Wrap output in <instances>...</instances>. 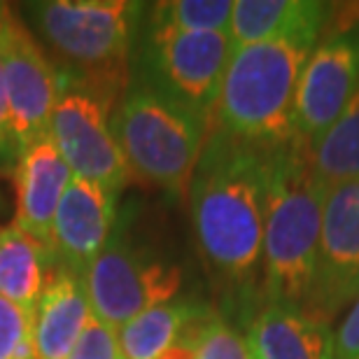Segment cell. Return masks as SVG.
Masks as SVG:
<instances>
[{
    "label": "cell",
    "instance_id": "obj_25",
    "mask_svg": "<svg viewBox=\"0 0 359 359\" xmlns=\"http://www.w3.org/2000/svg\"><path fill=\"white\" fill-rule=\"evenodd\" d=\"M0 149L14 152V142L10 133V110H7V93L3 80V66H0Z\"/></svg>",
    "mask_w": 359,
    "mask_h": 359
},
{
    "label": "cell",
    "instance_id": "obj_17",
    "mask_svg": "<svg viewBox=\"0 0 359 359\" xmlns=\"http://www.w3.org/2000/svg\"><path fill=\"white\" fill-rule=\"evenodd\" d=\"M205 313L208 308L203 304L177 297L149 308L117 332L119 353L124 359H159L182 343Z\"/></svg>",
    "mask_w": 359,
    "mask_h": 359
},
{
    "label": "cell",
    "instance_id": "obj_21",
    "mask_svg": "<svg viewBox=\"0 0 359 359\" xmlns=\"http://www.w3.org/2000/svg\"><path fill=\"white\" fill-rule=\"evenodd\" d=\"M184 343L191 359H252L245 336L210 311L189 329Z\"/></svg>",
    "mask_w": 359,
    "mask_h": 359
},
{
    "label": "cell",
    "instance_id": "obj_2",
    "mask_svg": "<svg viewBox=\"0 0 359 359\" xmlns=\"http://www.w3.org/2000/svg\"><path fill=\"white\" fill-rule=\"evenodd\" d=\"M325 196L327 187L315 175L306 145L294 140L271 152L262 248L264 304L306 311L318 264Z\"/></svg>",
    "mask_w": 359,
    "mask_h": 359
},
{
    "label": "cell",
    "instance_id": "obj_15",
    "mask_svg": "<svg viewBox=\"0 0 359 359\" xmlns=\"http://www.w3.org/2000/svg\"><path fill=\"white\" fill-rule=\"evenodd\" d=\"M252 359H334V329L304 308L264 304L248 325Z\"/></svg>",
    "mask_w": 359,
    "mask_h": 359
},
{
    "label": "cell",
    "instance_id": "obj_12",
    "mask_svg": "<svg viewBox=\"0 0 359 359\" xmlns=\"http://www.w3.org/2000/svg\"><path fill=\"white\" fill-rule=\"evenodd\" d=\"M117 217V194L89 180L70 177L52 224L54 264L84 276L107 245Z\"/></svg>",
    "mask_w": 359,
    "mask_h": 359
},
{
    "label": "cell",
    "instance_id": "obj_9",
    "mask_svg": "<svg viewBox=\"0 0 359 359\" xmlns=\"http://www.w3.org/2000/svg\"><path fill=\"white\" fill-rule=\"evenodd\" d=\"M359 84V19L332 10L320 42L308 56L297 89L294 131L311 147L339 119Z\"/></svg>",
    "mask_w": 359,
    "mask_h": 359
},
{
    "label": "cell",
    "instance_id": "obj_20",
    "mask_svg": "<svg viewBox=\"0 0 359 359\" xmlns=\"http://www.w3.org/2000/svg\"><path fill=\"white\" fill-rule=\"evenodd\" d=\"M233 0H163L147 5L145 21L191 33H229Z\"/></svg>",
    "mask_w": 359,
    "mask_h": 359
},
{
    "label": "cell",
    "instance_id": "obj_10",
    "mask_svg": "<svg viewBox=\"0 0 359 359\" xmlns=\"http://www.w3.org/2000/svg\"><path fill=\"white\" fill-rule=\"evenodd\" d=\"M0 66L14 152L21 154L49 133L61 96V77L33 31L12 10L0 21Z\"/></svg>",
    "mask_w": 359,
    "mask_h": 359
},
{
    "label": "cell",
    "instance_id": "obj_11",
    "mask_svg": "<svg viewBox=\"0 0 359 359\" xmlns=\"http://www.w3.org/2000/svg\"><path fill=\"white\" fill-rule=\"evenodd\" d=\"M359 297V177L329 187L306 311L332 325Z\"/></svg>",
    "mask_w": 359,
    "mask_h": 359
},
{
    "label": "cell",
    "instance_id": "obj_18",
    "mask_svg": "<svg viewBox=\"0 0 359 359\" xmlns=\"http://www.w3.org/2000/svg\"><path fill=\"white\" fill-rule=\"evenodd\" d=\"M54 255L49 245L21 231L19 226L0 229V297L35 313Z\"/></svg>",
    "mask_w": 359,
    "mask_h": 359
},
{
    "label": "cell",
    "instance_id": "obj_4",
    "mask_svg": "<svg viewBox=\"0 0 359 359\" xmlns=\"http://www.w3.org/2000/svg\"><path fill=\"white\" fill-rule=\"evenodd\" d=\"M33 35L77 73V80L112 98L131 84V63L147 5L131 0H42L26 3Z\"/></svg>",
    "mask_w": 359,
    "mask_h": 359
},
{
    "label": "cell",
    "instance_id": "obj_24",
    "mask_svg": "<svg viewBox=\"0 0 359 359\" xmlns=\"http://www.w3.org/2000/svg\"><path fill=\"white\" fill-rule=\"evenodd\" d=\"M334 359H359V297L334 332Z\"/></svg>",
    "mask_w": 359,
    "mask_h": 359
},
{
    "label": "cell",
    "instance_id": "obj_8",
    "mask_svg": "<svg viewBox=\"0 0 359 359\" xmlns=\"http://www.w3.org/2000/svg\"><path fill=\"white\" fill-rule=\"evenodd\" d=\"M112 98L82 80H61L49 135L75 177L89 180L117 194L131 180V170L110 128Z\"/></svg>",
    "mask_w": 359,
    "mask_h": 359
},
{
    "label": "cell",
    "instance_id": "obj_5",
    "mask_svg": "<svg viewBox=\"0 0 359 359\" xmlns=\"http://www.w3.org/2000/svg\"><path fill=\"white\" fill-rule=\"evenodd\" d=\"M210 126L184 105L133 80L110 114L112 135L131 175L173 194L189 189Z\"/></svg>",
    "mask_w": 359,
    "mask_h": 359
},
{
    "label": "cell",
    "instance_id": "obj_13",
    "mask_svg": "<svg viewBox=\"0 0 359 359\" xmlns=\"http://www.w3.org/2000/svg\"><path fill=\"white\" fill-rule=\"evenodd\" d=\"M70 177L73 173L49 133L35 140L31 147H26L17 166L14 226H19L21 231L45 245H52V224Z\"/></svg>",
    "mask_w": 359,
    "mask_h": 359
},
{
    "label": "cell",
    "instance_id": "obj_26",
    "mask_svg": "<svg viewBox=\"0 0 359 359\" xmlns=\"http://www.w3.org/2000/svg\"><path fill=\"white\" fill-rule=\"evenodd\" d=\"M7 14H10V5L7 3H0V21H3Z\"/></svg>",
    "mask_w": 359,
    "mask_h": 359
},
{
    "label": "cell",
    "instance_id": "obj_22",
    "mask_svg": "<svg viewBox=\"0 0 359 359\" xmlns=\"http://www.w3.org/2000/svg\"><path fill=\"white\" fill-rule=\"evenodd\" d=\"M0 359H35L33 315L0 297Z\"/></svg>",
    "mask_w": 359,
    "mask_h": 359
},
{
    "label": "cell",
    "instance_id": "obj_1",
    "mask_svg": "<svg viewBox=\"0 0 359 359\" xmlns=\"http://www.w3.org/2000/svg\"><path fill=\"white\" fill-rule=\"evenodd\" d=\"M271 152L210 126L189 182L191 226L215 280L241 304L262 301Z\"/></svg>",
    "mask_w": 359,
    "mask_h": 359
},
{
    "label": "cell",
    "instance_id": "obj_3",
    "mask_svg": "<svg viewBox=\"0 0 359 359\" xmlns=\"http://www.w3.org/2000/svg\"><path fill=\"white\" fill-rule=\"evenodd\" d=\"M322 28L236 47L229 59L212 126L238 140L276 152L297 140L294 105L308 56Z\"/></svg>",
    "mask_w": 359,
    "mask_h": 359
},
{
    "label": "cell",
    "instance_id": "obj_23",
    "mask_svg": "<svg viewBox=\"0 0 359 359\" xmlns=\"http://www.w3.org/2000/svg\"><path fill=\"white\" fill-rule=\"evenodd\" d=\"M119 341L117 332H112L110 327H105L103 322L91 318L84 327L80 341L75 343V348L70 350L66 359H119Z\"/></svg>",
    "mask_w": 359,
    "mask_h": 359
},
{
    "label": "cell",
    "instance_id": "obj_6",
    "mask_svg": "<svg viewBox=\"0 0 359 359\" xmlns=\"http://www.w3.org/2000/svg\"><path fill=\"white\" fill-rule=\"evenodd\" d=\"M231 52L229 33L175 31L145 21L133 52L131 80L212 124Z\"/></svg>",
    "mask_w": 359,
    "mask_h": 359
},
{
    "label": "cell",
    "instance_id": "obj_16",
    "mask_svg": "<svg viewBox=\"0 0 359 359\" xmlns=\"http://www.w3.org/2000/svg\"><path fill=\"white\" fill-rule=\"evenodd\" d=\"M332 5L318 0H236L229 38L236 47L269 42L306 28H327Z\"/></svg>",
    "mask_w": 359,
    "mask_h": 359
},
{
    "label": "cell",
    "instance_id": "obj_19",
    "mask_svg": "<svg viewBox=\"0 0 359 359\" xmlns=\"http://www.w3.org/2000/svg\"><path fill=\"white\" fill-rule=\"evenodd\" d=\"M308 152L315 175L327 189L359 177V84L339 119Z\"/></svg>",
    "mask_w": 359,
    "mask_h": 359
},
{
    "label": "cell",
    "instance_id": "obj_7",
    "mask_svg": "<svg viewBox=\"0 0 359 359\" xmlns=\"http://www.w3.org/2000/svg\"><path fill=\"white\" fill-rule=\"evenodd\" d=\"M84 285L93 318L119 332L140 313L173 301L182 285V271L138 248L124 229H114L84 273Z\"/></svg>",
    "mask_w": 359,
    "mask_h": 359
},
{
    "label": "cell",
    "instance_id": "obj_27",
    "mask_svg": "<svg viewBox=\"0 0 359 359\" xmlns=\"http://www.w3.org/2000/svg\"><path fill=\"white\" fill-rule=\"evenodd\" d=\"M119 359H124V357H119Z\"/></svg>",
    "mask_w": 359,
    "mask_h": 359
},
{
    "label": "cell",
    "instance_id": "obj_14",
    "mask_svg": "<svg viewBox=\"0 0 359 359\" xmlns=\"http://www.w3.org/2000/svg\"><path fill=\"white\" fill-rule=\"evenodd\" d=\"M91 318L84 276L52 264L33 313L35 359H66Z\"/></svg>",
    "mask_w": 359,
    "mask_h": 359
}]
</instances>
